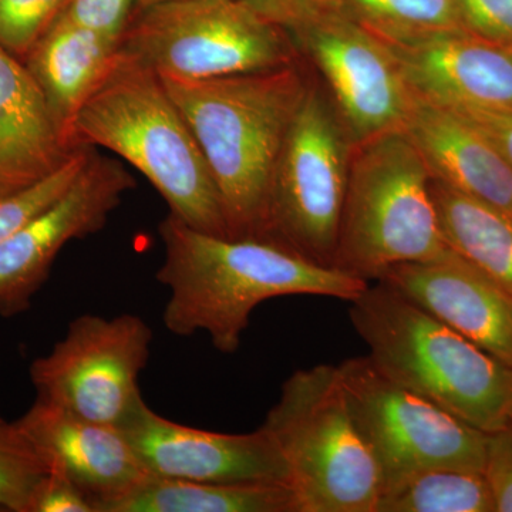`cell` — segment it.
Returning a JSON list of instances; mask_svg holds the SVG:
<instances>
[{"instance_id":"11","label":"cell","mask_w":512,"mask_h":512,"mask_svg":"<svg viewBox=\"0 0 512 512\" xmlns=\"http://www.w3.org/2000/svg\"><path fill=\"white\" fill-rule=\"evenodd\" d=\"M286 32L325 77L352 146L404 130L414 94L383 40L345 10Z\"/></svg>"},{"instance_id":"27","label":"cell","mask_w":512,"mask_h":512,"mask_svg":"<svg viewBox=\"0 0 512 512\" xmlns=\"http://www.w3.org/2000/svg\"><path fill=\"white\" fill-rule=\"evenodd\" d=\"M461 26L485 40L512 46V0H456Z\"/></svg>"},{"instance_id":"13","label":"cell","mask_w":512,"mask_h":512,"mask_svg":"<svg viewBox=\"0 0 512 512\" xmlns=\"http://www.w3.org/2000/svg\"><path fill=\"white\" fill-rule=\"evenodd\" d=\"M120 429L151 476L200 483L289 485L284 458L261 427L245 434L195 429L165 419L141 399Z\"/></svg>"},{"instance_id":"34","label":"cell","mask_w":512,"mask_h":512,"mask_svg":"<svg viewBox=\"0 0 512 512\" xmlns=\"http://www.w3.org/2000/svg\"><path fill=\"white\" fill-rule=\"evenodd\" d=\"M508 49H510V50H511V52H512V46H511V47H508Z\"/></svg>"},{"instance_id":"30","label":"cell","mask_w":512,"mask_h":512,"mask_svg":"<svg viewBox=\"0 0 512 512\" xmlns=\"http://www.w3.org/2000/svg\"><path fill=\"white\" fill-rule=\"evenodd\" d=\"M261 18L289 30L343 10L340 0H244Z\"/></svg>"},{"instance_id":"6","label":"cell","mask_w":512,"mask_h":512,"mask_svg":"<svg viewBox=\"0 0 512 512\" xmlns=\"http://www.w3.org/2000/svg\"><path fill=\"white\" fill-rule=\"evenodd\" d=\"M261 429L284 458L299 512H376L382 478L338 367L296 370Z\"/></svg>"},{"instance_id":"18","label":"cell","mask_w":512,"mask_h":512,"mask_svg":"<svg viewBox=\"0 0 512 512\" xmlns=\"http://www.w3.org/2000/svg\"><path fill=\"white\" fill-rule=\"evenodd\" d=\"M73 150L26 64L0 45V195L52 174Z\"/></svg>"},{"instance_id":"25","label":"cell","mask_w":512,"mask_h":512,"mask_svg":"<svg viewBox=\"0 0 512 512\" xmlns=\"http://www.w3.org/2000/svg\"><path fill=\"white\" fill-rule=\"evenodd\" d=\"M92 154V147L74 148L67 160L52 174L22 190L0 195V244L59 200L72 187Z\"/></svg>"},{"instance_id":"20","label":"cell","mask_w":512,"mask_h":512,"mask_svg":"<svg viewBox=\"0 0 512 512\" xmlns=\"http://www.w3.org/2000/svg\"><path fill=\"white\" fill-rule=\"evenodd\" d=\"M96 512H299L285 484H220L148 476Z\"/></svg>"},{"instance_id":"7","label":"cell","mask_w":512,"mask_h":512,"mask_svg":"<svg viewBox=\"0 0 512 512\" xmlns=\"http://www.w3.org/2000/svg\"><path fill=\"white\" fill-rule=\"evenodd\" d=\"M120 47L160 76L177 79L264 72L296 62L288 32L244 0H170L136 8Z\"/></svg>"},{"instance_id":"8","label":"cell","mask_w":512,"mask_h":512,"mask_svg":"<svg viewBox=\"0 0 512 512\" xmlns=\"http://www.w3.org/2000/svg\"><path fill=\"white\" fill-rule=\"evenodd\" d=\"M350 153L335 104L309 86L276 165L265 239L316 264L335 265Z\"/></svg>"},{"instance_id":"23","label":"cell","mask_w":512,"mask_h":512,"mask_svg":"<svg viewBox=\"0 0 512 512\" xmlns=\"http://www.w3.org/2000/svg\"><path fill=\"white\" fill-rule=\"evenodd\" d=\"M343 10L387 45L463 29L456 0H340Z\"/></svg>"},{"instance_id":"26","label":"cell","mask_w":512,"mask_h":512,"mask_svg":"<svg viewBox=\"0 0 512 512\" xmlns=\"http://www.w3.org/2000/svg\"><path fill=\"white\" fill-rule=\"evenodd\" d=\"M70 0H0V45L25 62Z\"/></svg>"},{"instance_id":"9","label":"cell","mask_w":512,"mask_h":512,"mask_svg":"<svg viewBox=\"0 0 512 512\" xmlns=\"http://www.w3.org/2000/svg\"><path fill=\"white\" fill-rule=\"evenodd\" d=\"M338 370L382 490L430 468L483 473L487 433L396 382L369 355L345 360Z\"/></svg>"},{"instance_id":"4","label":"cell","mask_w":512,"mask_h":512,"mask_svg":"<svg viewBox=\"0 0 512 512\" xmlns=\"http://www.w3.org/2000/svg\"><path fill=\"white\" fill-rule=\"evenodd\" d=\"M367 286L349 316L386 375L468 426L512 427V366L423 311L392 286Z\"/></svg>"},{"instance_id":"32","label":"cell","mask_w":512,"mask_h":512,"mask_svg":"<svg viewBox=\"0 0 512 512\" xmlns=\"http://www.w3.org/2000/svg\"><path fill=\"white\" fill-rule=\"evenodd\" d=\"M453 110V109H451ZM483 131L512 165V111L454 110Z\"/></svg>"},{"instance_id":"15","label":"cell","mask_w":512,"mask_h":512,"mask_svg":"<svg viewBox=\"0 0 512 512\" xmlns=\"http://www.w3.org/2000/svg\"><path fill=\"white\" fill-rule=\"evenodd\" d=\"M387 46L410 90L421 99L453 110L512 111L508 47L466 29Z\"/></svg>"},{"instance_id":"17","label":"cell","mask_w":512,"mask_h":512,"mask_svg":"<svg viewBox=\"0 0 512 512\" xmlns=\"http://www.w3.org/2000/svg\"><path fill=\"white\" fill-rule=\"evenodd\" d=\"M404 131L431 178L512 214V165L470 120L414 94Z\"/></svg>"},{"instance_id":"21","label":"cell","mask_w":512,"mask_h":512,"mask_svg":"<svg viewBox=\"0 0 512 512\" xmlns=\"http://www.w3.org/2000/svg\"><path fill=\"white\" fill-rule=\"evenodd\" d=\"M447 247L512 295V214L431 178Z\"/></svg>"},{"instance_id":"24","label":"cell","mask_w":512,"mask_h":512,"mask_svg":"<svg viewBox=\"0 0 512 512\" xmlns=\"http://www.w3.org/2000/svg\"><path fill=\"white\" fill-rule=\"evenodd\" d=\"M49 471L19 424L0 417V510L30 512L37 487Z\"/></svg>"},{"instance_id":"31","label":"cell","mask_w":512,"mask_h":512,"mask_svg":"<svg viewBox=\"0 0 512 512\" xmlns=\"http://www.w3.org/2000/svg\"><path fill=\"white\" fill-rule=\"evenodd\" d=\"M30 512H94V507L82 488L50 470L37 487Z\"/></svg>"},{"instance_id":"10","label":"cell","mask_w":512,"mask_h":512,"mask_svg":"<svg viewBox=\"0 0 512 512\" xmlns=\"http://www.w3.org/2000/svg\"><path fill=\"white\" fill-rule=\"evenodd\" d=\"M151 342L153 330L134 313L77 316L52 350L30 365L37 399L120 427L143 399L138 382Z\"/></svg>"},{"instance_id":"2","label":"cell","mask_w":512,"mask_h":512,"mask_svg":"<svg viewBox=\"0 0 512 512\" xmlns=\"http://www.w3.org/2000/svg\"><path fill=\"white\" fill-rule=\"evenodd\" d=\"M200 146L229 238H264L276 165L309 84L298 64L214 79L160 76Z\"/></svg>"},{"instance_id":"12","label":"cell","mask_w":512,"mask_h":512,"mask_svg":"<svg viewBox=\"0 0 512 512\" xmlns=\"http://www.w3.org/2000/svg\"><path fill=\"white\" fill-rule=\"evenodd\" d=\"M136 181L123 164L92 154L59 200L0 244V315L28 311L70 241L101 231Z\"/></svg>"},{"instance_id":"3","label":"cell","mask_w":512,"mask_h":512,"mask_svg":"<svg viewBox=\"0 0 512 512\" xmlns=\"http://www.w3.org/2000/svg\"><path fill=\"white\" fill-rule=\"evenodd\" d=\"M69 144L110 150L153 184L175 217L229 237L217 185L183 113L160 74L121 47L77 111Z\"/></svg>"},{"instance_id":"16","label":"cell","mask_w":512,"mask_h":512,"mask_svg":"<svg viewBox=\"0 0 512 512\" xmlns=\"http://www.w3.org/2000/svg\"><path fill=\"white\" fill-rule=\"evenodd\" d=\"M49 470L72 480L97 505L126 494L147 473L120 427L96 423L36 399L16 420Z\"/></svg>"},{"instance_id":"5","label":"cell","mask_w":512,"mask_h":512,"mask_svg":"<svg viewBox=\"0 0 512 512\" xmlns=\"http://www.w3.org/2000/svg\"><path fill=\"white\" fill-rule=\"evenodd\" d=\"M447 249L429 167L406 131L353 144L333 266L369 281Z\"/></svg>"},{"instance_id":"22","label":"cell","mask_w":512,"mask_h":512,"mask_svg":"<svg viewBox=\"0 0 512 512\" xmlns=\"http://www.w3.org/2000/svg\"><path fill=\"white\" fill-rule=\"evenodd\" d=\"M376 512H494V504L483 473L440 467L383 488Z\"/></svg>"},{"instance_id":"19","label":"cell","mask_w":512,"mask_h":512,"mask_svg":"<svg viewBox=\"0 0 512 512\" xmlns=\"http://www.w3.org/2000/svg\"><path fill=\"white\" fill-rule=\"evenodd\" d=\"M119 50V40L60 15L23 62L45 94L67 146L77 111L103 79Z\"/></svg>"},{"instance_id":"1","label":"cell","mask_w":512,"mask_h":512,"mask_svg":"<svg viewBox=\"0 0 512 512\" xmlns=\"http://www.w3.org/2000/svg\"><path fill=\"white\" fill-rule=\"evenodd\" d=\"M164 259L156 279L168 289L163 322L175 336L205 332L218 352L241 348L261 303L279 296L315 295L353 302L367 281L316 264L278 242L229 238L191 227L168 212L158 225Z\"/></svg>"},{"instance_id":"29","label":"cell","mask_w":512,"mask_h":512,"mask_svg":"<svg viewBox=\"0 0 512 512\" xmlns=\"http://www.w3.org/2000/svg\"><path fill=\"white\" fill-rule=\"evenodd\" d=\"M483 476L494 512H512V427L487 434Z\"/></svg>"},{"instance_id":"14","label":"cell","mask_w":512,"mask_h":512,"mask_svg":"<svg viewBox=\"0 0 512 512\" xmlns=\"http://www.w3.org/2000/svg\"><path fill=\"white\" fill-rule=\"evenodd\" d=\"M376 281L392 286L478 348L512 366V295L451 251L396 265Z\"/></svg>"},{"instance_id":"33","label":"cell","mask_w":512,"mask_h":512,"mask_svg":"<svg viewBox=\"0 0 512 512\" xmlns=\"http://www.w3.org/2000/svg\"><path fill=\"white\" fill-rule=\"evenodd\" d=\"M170 2V0H137L136 8H143V6L156 5V3Z\"/></svg>"},{"instance_id":"28","label":"cell","mask_w":512,"mask_h":512,"mask_svg":"<svg viewBox=\"0 0 512 512\" xmlns=\"http://www.w3.org/2000/svg\"><path fill=\"white\" fill-rule=\"evenodd\" d=\"M136 6L137 0H70L62 15L120 42Z\"/></svg>"}]
</instances>
